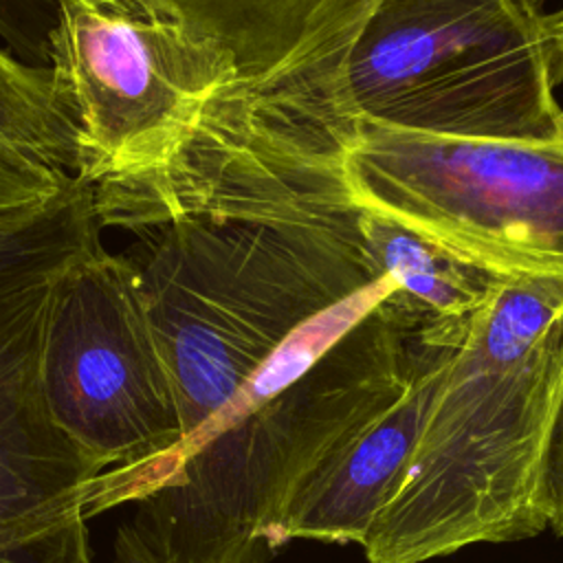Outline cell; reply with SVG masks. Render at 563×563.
<instances>
[{
	"instance_id": "6da1fadb",
	"label": "cell",
	"mask_w": 563,
	"mask_h": 563,
	"mask_svg": "<svg viewBox=\"0 0 563 563\" xmlns=\"http://www.w3.org/2000/svg\"><path fill=\"white\" fill-rule=\"evenodd\" d=\"M235 64L231 92L161 174L101 185V227L145 231L189 213L275 216L347 196L358 119L352 46L380 0H163Z\"/></svg>"
},
{
	"instance_id": "7a4b0ae2",
	"label": "cell",
	"mask_w": 563,
	"mask_h": 563,
	"mask_svg": "<svg viewBox=\"0 0 563 563\" xmlns=\"http://www.w3.org/2000/svg\"><path fill=\"white\" fill-rule=\"evenodd\" d=\"M563 389V279L504 277L462 321L409 466L361 548L427 563L545 530L534 504Z\"/></svg>"
},
{
	"instance_id": "3957f363",
	"label": "cell",
	"mask_w": 563,
	"mask_h": 563,
	"mask_svg": "<svg viewBox=\"0 0 563 563\" xmlns=\"http://www.w3.org/2000/svg\"><path fill=\"white\" fill-rule=\"evenodd\" d=\"M455 332L409 314L391 290L299 378L220 420L132 523L169 563H268L297 495L409 394Z\"/></svg>"
},
{
	"instance_id": "277c9868",
	"label": "cell",
	"mask_w": 563,
	"mask_h": 563,
	"mask_svg": "<svg viewBox=\"0 0 563 563\" xmlns=\"http://www.w3.org/2000/svg\"><path fill=\"white\" fill-rule=\"evenodd\" d=\"M141 235L145 251L132 262L178 396L180 464L290 341L385 279L363 249L354 202L292 216L189 213Z\"/></svg>"
},
{
	"instance_id": "5b68a950",
	"label": "cell",
	"mask_w": 563,
	"mask_h": 563,
	"mask_svg": "<svg viewBox=\"0 0 563 563\" xmlns=\"http://www.w3.org/2000/svg\"><path fill=\"white\" fill-rule=\"evenodd\" d=\"M545 15L534 0H380L345 66L356 119L455 139H561Z\"/></svg>"
},
{
	"instance_id": "8992f818",
	"label": "cell",
	"mask_w": 563,
	"mask_h": 563,
	"mask_svg": "<svg viewBox=\"0 0 563 563\" xmlns=\"http://www.w3.org/2000/svg\"><path fill=\"white\" fill-rule=\"evenodd\" d=\"M48 70L75 132L73 174L90 187L167 169L238 77L163 0H57Z\"/></svg>"
},
{
	"instance_id": "52a82bcc",
	"label": "cell",
	"mask_w": 563,
	"mask_h": 563,
	"mask_svg": "<svg viewBox=\"0 0 563 563\" xmlns=\"http://www.w3.org/2000/svg\"><path fill=\"white\" fill-rule=\"evenodd\" d=\"M40 374L55 420L106 468L121 506L176 475L185 424L130 257L101 249L53 279Z\"/></svg>"
},
{
	"instance_id": "ba28073f",
	"label": "cell",
	"mask_w": 563,
	"mask_h": 563,
	"mask_svg": "<svg viewBox=\"0 0 563 563\" xmlns=\"http://www.w3.org/2000/svg\"><path fill=\"white\" fill-rule=\"evenodd\" d=\"M343 178L354 205L499 277L563 279V136L455 139L358 121Z\"/></svg>"
},
{
	"instance_id": "9c48e42d",
	"label": "cell",
	"mask_w": 563,
	"mask_h": 563,
	"mask_svg": "<svg viewBox=\"0 0 563 563\" xmlns=\"http://www.w3.org/2000/svg\"><path fill=\"white\" fill-rule=\"evenodd\" d=\"M51 286L0 297V563H92L86 526L121 506L106 468L62 429L44 396Z\"/></svg>"
},
{
	"instance_id": "30bf717a",
	"label": "cell",
	"mask_w": 563,
	"mask_h": 563,
	"mask_svg": "<svg viewBox=\"0 0 563 563\" xmlns=\"http://www.w3.org/2000/svg\"><path fill=\"white\" fill-rule=\"evenodd\" d=\"M354 207L367 257L394 284V297L405 310L422 321L446 323L471 317L504 279L391 216Z\"/></svg>"
},
{
	"instance_id": "8fae6325",
	"label": "cell",
	"mask_w": 563,
	"mask_h": 563,
	"mask_svg": "<svg viewBox=\"0 0 563 563\" xmlns=\"http://www.w3.org/2000/svg\"><path fill=\"white\" fill-rule=\"evenodd\" d=\"M95 189L77 176L53 198L0 211V297L51 282L103 249Z\"/></svg>"
},
{
	"instance_id": "7c38bea8",
	"label": "cell",
	"mask_w": 563,
	"mask_h": 563,
	"mask_svg": "<svg viewBox=\"0 0 563 563\" xmlns=\"http://www.w3.org/2000/svg\"><path fill=\"white\" fill-rule=\"evenodd\" d=\"M0 143L75 172V132L48 66H29L0 46Z\"/></svg>"
},
{
	"instance_id": "4fadbf2b",
	"label": "cell",
	"mask_w": 563,
	"mask_h": 563,
	"mask_svg": "<svg viewBox=\"0 0 563 563\" xmlns=\"http://www.w3.org/2000/svg\"><path fill=\"white\" fill-rule=\"evenodd\" d=\"M75 174L24 150L0 143V211L44 202L57 196Z\"/></svg>"
},
{
	"instance_id": "5bb4252c",
	"label": "cell",
	"mask_w": 563,
	"mask_h": 563,
	"mask_svg": "<svg viewBox=\"0 0 563 563\" xmlns=\"http://www.w3.org/2000/svg\"><path fill=\"white\" fill-rule=\"evenodd\" d=\"M57 0H0V42L29 66H48Z\"/></svg>"
},
{
	"instance_id": "9a60e30c",
	"label": "cell",
	"mask_w": 563,
	"mask_h": 563,
	"mask_svg": "<svg viewBox=\"0 0 563 563\" xmlns=\"http://www.w3.org/2000/svg\"><path fill=\"white\" fill-rule=\"evenodd\" d=\"M534 504L545 530L563 537V389L541 451Z\"/></svg>"
},
{
	"instance_id": "2e32d148",
	"label": "cell",
	"mask_w": 563,
	"mask_h": 563,
	"mask_svg": "<svg viewBox=\"0 0 563 563\" xmlns=\"http://www.w3.org/2000/svg\"><path fill=\"white\" fill-rule=\"evenodd\" d=\"M114 563H169L145 541L134 523H123L114 537Z\"/></svg>"
},
{
	"instance_id": "e0dca14e",
	"label": "cell",
	"mask_w": 563,
	"mask_h": 563,
	"mask_svg": "<svg viewBox=\"0 0 563 563\" xmlns=\"http://www.w3.org/2000/svg\"><path fill=\"white\" fill-rule=\"evenodd\" d=\"M550 51H552V68L556 86L563 81V9L552 11L545 15Z\"/></svg>"
},
{
	"instance_id": "ac0fdd59",
	"label": "cell",
	"mask_w": 563,
	"mask_h": 563,
	"mask_svg": "<svg viewBox=\"0 0 563 563\" xmlns=\"http://www.w3.org/2000/svg\"><path fill=\"white\" fill-rule=\"evenodd\" d=\"M534 2H539V4H541V2H543V0H534Z\"/></svg>"
}]
</instances>
